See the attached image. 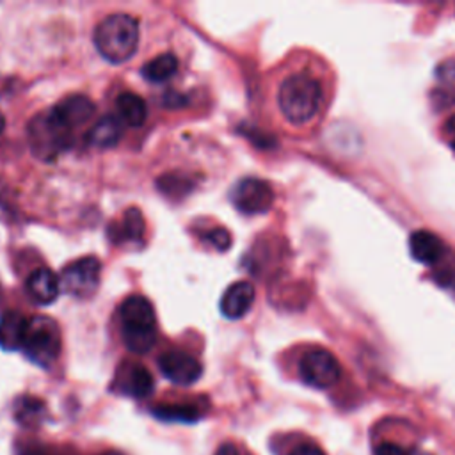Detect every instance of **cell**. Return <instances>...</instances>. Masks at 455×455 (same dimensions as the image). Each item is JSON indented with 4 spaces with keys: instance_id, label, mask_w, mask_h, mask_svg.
<instances>
[{
    "instance_id": "7402d4cb",
    "label": "cell",
    "mask_w": 455,
    "mask_h": 455,
    "mask_svg": "<svg viewBox=\"0 0 455 455\" xmlns=\"http://www.w3.org/2000/svg\"><path fill=\"white\" fill-rule=\"evenodd\" d=\"M205 240H208L210 246H214L217 251H228L231 246V237L228 230L224 228H214L205 235Z\"/></svg>"
},
{
    "instance_id": "8992f818",
    "label": "cell",
    "mask_w": 455,
    "mask_h": 455,
    "mask_svg": "<svg viewBox=\"0 0 455 455\" xmlns=\"http://www.w3.org/2000/svg\"><path fill=\"white\" fill-rule=\"evenodd\" d=\"M299 377L311 388L327 389L340 380L341 365L333 352L322 347H313L299 359Z\"/></svg>"
},
{
    "instance_id": "484cf974",
    "label": "cell",
    "mask_w": 455,
    "mask_h": 455,
    "mask_svg": "<svg viewBox=\"0 0 455 455\" xmlns=\"http://www.w3.org/2000/svg\"><path fill=\"white\" fill-rule=\"evenodd\" d=\"M216 455H239V450H237V446L235 444H231V443H224V444H221L219 446V450H217V453Z\"/></svg>"
},
{
    "instance_id": "603a6c76",
    "label": "cell",
    "mask_w": 455,
    "mask_h": 455,
    "mask_svg": "<svg viewBox=\"0 0 455 455\" xmlns=\"http://www.w3.org/2000/svg\"><path fill=\"white\" fill-rule=\"evenodd\" d=\"M373 455H411V450L404 448V446L398 444V443L384 441V443H380V444L375 446Z\"/></svg>"
},
{
    "instance_id": "4fadbf2b",
    "label": "cell",
    "mask_w": 455,
    "mask_h": 455,
    "mask_svg": "<svg viewBox=\"0 0 455 455\" xmlns=\"http://www.w3.org/2000/svg\"><path fill=\"white\" fill-rule=\"evenodd\" d=\"M27 294L36 304L49 306L61 294V279L49 269H38L27 279Z\"/></svg>"
},
{
    "instance_id": "6da1fadb",
    "label": "cell",
    "mask_w": 455,
    "mask_h": 455,
    "mask_svg": "<svg viewBox=\"0 0 455 455\" xmlns=\"http://www.w3.org/2000/svg\"><path fill=\"white\" fill-rule=\"evenodd\" d=\"M276 104L279 114L290 127L306 129L315 125L327 106L324 79L311 70L286 74L278 86Z\"/></svg>"
},
{
    "instance_id": "d6986e66",
    "label": "cell",
    "mask_w": 455,
    "mask_h": 455,
    "mask_svg": "<svg viewBox=\"0 0 455 455\" xmlns=\"http://www.w3.org/2000/svg\"><path fill=\"white\" fill-rule=\"evenodd\" d=\"M178 72V59L173 54H161L155 59L148 61L141 74L143 77L152 84H164L169 79H173Z\"/></svg>"
},
{
    "instance_id": "52a82bcc",
    "label": "cell",
    "mask_w": 455,
    "mask_h": 455,
    "mask_svg": "<svg viewBox=\"0 0 455 455\" xmlns=\"http://www.w3.org/2000/svg\"><path fill=\"white\" fill-rule=\"evenodd\" d=\"M102 276V263L95 256H86L68 263L61 274V288L75 299H90L97 294Z\"/></svg>"
},
{
    "instance_id": "4316f807",
    "label": "cell",
    "mask_w": 455,
    "mask_h": 455,
    "mask_svg": "<svg viewBox=\"0 0 455 455\" xmlns=\"http://www.w3.org/2000/svg\"><path fill=\"white\" fill-rule=\"evenodd\" d=\"M411 455H432L430 451H423V450H420V448H412L411 450Z\"/></svg>"
},
{
    "instance_id": "f1b7e54d",
    "label": "cell",
    "mask_w": 455,
    "mask_h": 455,
    "mask_svg": "<svg viewBox=\"0 0 455 455\" xmlns=\"http://www.w3.org/2000/svg\"><path fill=\"white\" fill-rule=\"evenodd\" d=\"M27 455H47V453L42 451V450H33V451H29Z\"/></svg>"
},
{
    "instance_id": "9c48e42d",
    "label": "cell",
    "mask_w": 455,
    "mask_h": 455,
    "mask_svg": "<svg viewBox=\"0 0 455 455\" xmlns=\"http://www.w3.org/2000/svg\"><path fill=\"white\" fill-rule=\"evenodd\" d=\"M159 368L162 375L178 386H191L203 375L201 363L185 350H168L159 357Z\"/></svg>"
},
{
    "instance_id": "8fae6325",
    "label": "cell",
    "mask_w": 455,
    "mask_h": 455,
    "mask_svg": "<svg viewBox=\"0 0 455 455\" xmlns=\"http://www.w3.org/2000/svg\"><path fill=\"white\" fill-rule=\"evenodd\" d=\"M255 286L249 281L233 283L221 299V311L226 318L237 320L249 313L255 302Z\"/></svg>"
},
{
    "instance_id": "7c38bea8",
    "label": "cell",
    "mask_w": 455,
    "mask_h": 455,
    "mask_svg": "<svg viewBox=\"0 0 455 455\" xmlns=\"http://www.w3.org/2000/svg\"><path fill=\"white\" fill-rule=\"evenodd\" d=\"M409 251L412 258L425 265H434L444 256V242L427 230H418L409 237Z\"/></svg>"
},
{
    "instance_id": "d4e9b609",
    "label": "cell",
    "mask_w": 455,
    "mask_h": 455,
    "mask_svg": "<svg viewBox=\"0 0 455 455\" xmlns=\"http://www.w3.org/2000/svg\"><path fill=\"white\" fill-rule=\"evenodd\" d=\"M443 137L446 139L448 146L455 152V114L450 116L443 125Z\"/></svg>"
},
{
    "instance_id": "ffe728a7",
    "label": "cell",
    "mask_w": 455,
    "mask_h": 455,
    "mask_svg": "<svg viewBox=\"0 0 455 455\" xmlns=\"http://www.w3.org/2000/svg\"><path fill=\"white\" fill-rule=\"evenodd\" d=\"M153 414L164 421L194 423L201 418V411L192 404H162L153 409Z\"/></svg>"
},
{
    "instance_id": "30bf717a",
    "label": "cell",
    "mask_w": 455,
    "mask_h": 455,
    "mask_svg": "<svg viewBox=\"0 0 455 455\" xmlns=\"http://www.w3.org/2000/svg\"><path fill=\"white\" fill-rule=\"evenodd\" d=\"M118 386L123 395L146 398L153 391V377L146 366L139 363H127L120 368Z\"/></svg>"
},
{
    "instance_id": "2e32d148",
    "label": "cell",
    "mask_w": 455,
    "mask_h": 455,
    "mask_svg": "<svg viewBox=\"0 0 455 455\" xmlns=\"http://www.w3.org/2000/svg\"><path fill=\"white\" fill-rule=\"evenodd\" d=\"M116 111H118V118L123 123H127L129 127H134V129L143 127L146 123V118H148L146 102L132 91H125L118 97Z\"/></svg>"
},
{
    "instance_id": "277c9868",
    "label": "cell",
    "mask_w": 455,
    "mask_h": 455,
    "mask_svg": "<svg viewBox=\"0 0 455 455\" xmlns=\"http://www.w3.org/2000/svg\"><path fill=\"white\" fill-rule=\"evenodd\" d=\"M29 139L35 155L51 161L72 145L74 130L51 109L31 122Z\"/></svg>"
},
{
    "instance_id": "ba28073f",
    "label": "cell",
    "mask_w": 455,
    "mask_h": 455,
    "mask_svg": "<svg viewBox=\"0 0 455 455\" xmlns=\"http://www.w3.org/2000/svg\"><path fill=\"white\" fill-rule=\"evenodd\" d=\"M230 200L239 212L256 216L271 210L274 205V191L265 180L242 178L231 187Z\"/></svg>"
},
{
    "instance_id": "ac0fdd59",
    "label": "cell",
    "mask_w": 455,
    "mask_h": 455,
    "mask_svg": "<svg viewBox=\"0 0 455 455\" xmlns=\"http://www.w3.org/2000/svg\"><path fill=\"white\" fill-rule=\"evenodd\" d=\"M123 136V123L118 116L102 118L88 134V143L97 148H111L120 143Z\"/></svg>"
},
{
    "instance_id": "5b68a950",
    "label": "cell",
    "mask_w": 455,
    "mask_h": 455,
    "mask_svg": "<svg viewBox=\"0 0 455 455\" xmlns=\"http://www.w3.org/2000/svg\"><path fill=\"white\" fill-rule=\"evenodd\" d=\"M22 352L36 365L49 368L61 354V329L51 317H33L26 331Z\"/></svg>"
},
{
    "instance_id": "f546056e",
    "label": "cell",
    "mask_w": 455,
    "mask_h": 455,
    "mask_svg": "<svg viewBox=\"0 0 455 455\" xmlns=\"http://www.w3.org/2000/svg\"><path fill=\"white\" fill-rule=\"evenodd\" d=\"M100 455H123L120 451H106V453H100Z\"/></svg>"
},
{
    "instance_id": "44dd1931",
    "label": "cell",
    "mask_w": 455,
    "mask_h": 455,
    "mask_svg": "<svg viewBox=\"0 0 455 455\" xmlns=\"http://www.w3.org/2000/svg\"><path fill=\"white\" fill-rule=\"evenodd\" d=\"M45 414V404L35 396H22L17 402V420L24 425H36Z\"/></svg>"
},
{
    "instance_id": "3957f363",
    "label": "cell",
    "mask_w": 455,
    "mask_h": 455,
    "mask_svg": "<svg viewBox=\"0 0 455 455\" xmlns=\"http://www.w3.org/2000/svg\"><path fill=\"white\" fill-rule=\"evenodd\" d=\"M95 45L109 63H127L139 47V24L127 13H116L102 20L95 31Z\"/></svg>"
},
{
    "instance_id": "7a4b0ae2",
    "label": "cell",
    "mask_w": 455,
    "mask_h": 455,
    "mask_svg": "<svg viewBox=\"0 0 455 455\" xmlns=\"http://www.w3.org/2000/svg\"><path fill=\"white\" fill-rule=\"evenodd\" d=\"M122 338L134 354H146L157 340V317L145 295H130L120 306Z\"/></svg>"
},
{
    "instance_id": "e0dca14e",
    "label": "cell",
    "mask_w": 455,
    "mask_h": 455,
    "mask_svg": "<svg viewBox=\"0 0 455 455\" xmlns=\"http://www.w3.org/2000/svg\"><path fill=\"white\" fill-rule=\"evenodd\" d=\"M111 239L116 244H125V242H139L145 235V219L137 208H130L125 212L123 219L116 224L111 226L109 230Z\"/></svg>"
},
{
    "instance_id": "5bb4252c",
    "label": "cell",
    "mask_w": 455,
    "mask_h": 455,
    "mask_svg": "<svg viewBox=\"0 0 455 455\" xmlns=\"http://www.w3.org/2000/svg\"><path fill=\"white\" fill-rule=\"evenodd\" d=\"M52 109L72 130H75L77 127L90 122L95 114V104L84 95L67 97Z\"/></svg>"
},
{
    "instance_id": "cb8c5ba5",
    "label": "cell",
    "mask_w": 455,
    "mask_h": 455,
    "mask_svg": "<svg viewBox=\"0 0 455 455\" xmlns=\"http://www.w3.org/2000/svg\"><path fill=\"white\" fill-rule=\"evenodd\" d=\"M288 455H326L315 443H301Z\"/></svg>"
},
{
    "instance_id": "83f0119b",
    "label": "cell",
    "mask_w": 455,
    "mask_h": 455,
    "mask_svg": "<svg viewBox=\"0 0 455 455\" xmlns=\"http://www.w3.org/2000/svg\"><path fill=\"white\" fill-rule=\"evenodd\" d=\"M4 129H6V118L3 116V113H0V134L4 132Z\"/></svg>"
},
{
    "instance_id": "9a60e30c",
    "label": "cell",
    "mask_w": 455,
    "mask_h": 455,
    "mask_svg": "<svg viewBox=\"0 0 455 455\" xmlns=\"http://www.w3.org/2000/svg\"><path fill=\"white\" fill-rule=\"evenodd\" d=\"M29 318L19 311H8L0 318V347L6 350H22Z\"/></svg>"
}]
</instances>
